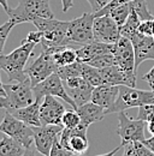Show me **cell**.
Wrapping results in <instances>:
<instances>
[{
  "label": "cell",
  "instance_id": "6da1fadb",
  "mask_svg": "<svg viewBox=\"0 0 154 156\" xmlns=\"http://www.w3.org/2000/svg\"><path fill=\"white\" fill-rule=\"evenodd\" d=\"M33 24L42 33L41 51L54 54L61 48L72 44L68 37L69 22L58 20L56 18H38Z\"/></svg>",
  "mask_w": 154,
  "mask_h": 156
},
{
  "label": "cell",
  "instance_id": "7a4b0ae2",
  "mask_svg": "<svg viewBox=\"0 0 154 156\" xmlns=\"http://www.w3.org/2000/svg\"><path fill=\"white\" fill-rule=\"evenodd\" d=\"M35 43L22 40V44L9 54H0V70L6 72L9 82H22L27 79L25 65L33 55Z\"/></svg>",
  "mask_w": 154,
  "mask_h": 156
},
{
  "label": "cell",
  "instance_id": "3957f363",
  "mask_svg": "<svg viewBox=\"0 0 154 156\" xmlns=\"http://www.w3.org/2000/svg\"><path fill=\"white\" fill-rule=\"evenodd\" d=\"M4 90L6 95L0 98V108L10 113L31 105L36 100L29 78L22 82H10L9 84H4Z\"/></svg>",
  "mask_w": 154,
  "mask_h": 156
},
{
  "label": "cell",
  "instance_id": "277c9868",
  "mask_svg": "<svg viewBox=\"0 0 154 156\" xmlns=\"http://www.w3.org/2000/svg\"><path fill=\"white\" fill-rule=\"evenodd\" d=\"M15 25L20 23H33L38 18H54L50 6V0H19L18 5L6 11Z\"/></svg>",
  "mask_w": 154,
  "mask_h": 156
},
{
  "label": "cell",
  "instance_id": "5b68a950",
  "mask_svg": "<svg viewBox=\"0 0 154 156\" xmlns=\"http://www.w3.org/2000/svg\"><path fill=\"white\" fill-rule=\"evenodd\" d=\"M113 55L116 59V65L123 71L128 79V87L136 88V66H135L134 46L131 40L127 37H120L113 46Z\"/></svg>",
  "mask_w": 154,
  "mask_h": 156
},
{
  "label": "cell",
  "instance_id": "8992f818",
  "mask_svg": "<svg viewBox=\"0 0 154 156\" xmlns=\"http://www.w3.org/2000/svg\"><path fill=\"white\" fill-rule=\"evenodd\" d=\"M0 132L16 139L24 148H30L34 143L33 127L15 118L9 112H5V115L0 122Z\"/></svg>",
  "mask_w": 154,
  "mask_h": 156
},
{
  "label": "cell",
  "instance_id": "52a82bcc",
  "mask_svg": "<svg viewBox=\"0 0 154 156\" xmlns=\"http://www.w3.org/2000/svg\"><path fill=\"white\" fill-rule=\"evenodd\" d=\"M95 18L94 12H84L81 17L69 22L68 37L72 44L84 46L94 41L93 25Z\"/></svg>",
  "mask_w": 154,
  "mask_h": 156
},
{
  "label": "cell",
  "instance_id": "ba28073f",
  "mask_svg": "<svg viewBox=\"0 0 154 156\" xmlns=\"http://www.w3.org/2000/svg\"><path fill=\"white\" fill-rule=\"evenodd\" d=\"M147 122L140 119H133L125 114V112L118 113V129L117 133L122 139V145L133 142H146L145 130Z\"/></svg>",
  "mask_w": 154,
  "mask_h": 156
},
{
  "label": "cell",
  "instance_id": "9c48e42d",
  "mask_svg": "<svg viewBox=\"0 0 154 156\" xmlns=\"http://www.w3.org/2000/svg\"><path fill=\"white\" fill-rule=\"evenodd\" d=\"M33 89H34L35 98H43L46 95H51V96H54V98L63 100L65 103L70 105L72 109H75V111L77 109L76 103L74 102V100L68 94V91L65 89V85H64L61 78L59 77L57 72L51 75L48 78L42 80L41 83L36 84L35 87H33Z\"/></svg>",
  "mask_w": 154,
  "mask_h": 156
},
{
  "label": "cell",
  "instance_id": "30bf717a",
  "mask_svg": "<svg viewBox=\"0 0 154 156\" xmlns=\"http://www.w3.org/2000/svg\"><path fill=\"white\" fill-rule=\"evenodd\" d=\"M57 70L58 66L53 59V54L41 51V54L31 62V65L25 69V75L30 79L31 85L35 87L36 84L57 72Z\"/></svg>",
  "mask_w": 154,
  "mask_h": 156
},
{
  "label": "cell",
  "instance_id": "8fae6325",
  "mask_svg": "<svg viewBox=\"0 0 154 156\" xmlns=\"http://www.w3.org/2000/svg\"><path fill=\"white\" fill-rule=\"evenodd\" d=\"M87 131H88V127L81 124L75 129L64 127L59 136V142L64 148L72 151L74 155H83L89 148Z\"/></svg>",
  "mask_w": 154,
  "mask_h": 156
},
{
  "label": "cell",
  "instance_id": "7c38bea8",
  "mask_svg": "<svg viewBox=\"0 0 154 156\" xmlns=\"http://www.w3.org/2000/svg\"><path fill=\"white\" fill-rule=\"evenodd\" d=\"M94 40L105 43H116L122 37L120 27L110 15L96 17L93 25Z\"/></svg>",
  "mask_w": 154,
  "mask_h": 156
},
{
  "label": "cell",
  "instance_id": "4fadbf2b",
  "mask_svg": "<svg viewBox=\"0 0 154 156\" xmlns=\"http://www.w3.org/2000/svg\"><path fill=\"white\" fill-rule=\"evenodd\" d=\"M64 126L63 125H41L33 127L34 144L41 155L50 156L54 140L60 136Z\"/></svg>",
  "mask_w": 154,
  "mask_h": 156
},
{
  "label": "cell",
  "instance_id": "5bb4252c",
  "mask_svg": "<svg viewBox=\"0 0 154 156\" xmlns=\"http://www.w3.org/2000/svg\"><path fill=\"white\" fill-rule=\"evenodd\" d=\"M64 105L57 98L46 95L40 106V120L42 125H61L65 113Z\"/></svg>",
  "mask_w": 154,
  "mask_h": 156
},
{
  "label": "cell",
  "instance_id": "9a60e30c",
  "mask_svg": "<svg viewBox=\"0 0 154 156\" xmlns=\"http://www.w3.org/2000/svg\"><path fill=\"white\" fill-rule=\"evenodd\" d=\"M63 83L65 85L68 94L76 103L77 108L90 101L94 87H92L89 83H87L82 77L70 78V79L63 80Z\"/></svg>",
  "mask_w": 154,
  "mask_h": 156
},
{
  "label": "cell",
  "instance_id": "2e32d148",
  "mask_svg": "<svg viewBox=\"0 0 154 156\" xmlns=\"http://www.w3.org/2000/svg\"><path fill=\"white\" fill-rule=\"evenodd\" d=\"M131 43L134 46L135 66L136 70L146 60H154V37L145 36L137 33L131 37Z\"/></svg>",
  "mask_w": 154,
  "mask_h": 156
},
{
  "label": "cell",
  "instance_id": "e0dca14e",
  "mask_svg": "<svg viewBox=\"0 0 154 156\" xmlns=\"http://www.w3.org/2000/svg\"><path fill=\"white\" fill-rule=\"evenodd\" d=\"M118 95H119V85L101 84L94 88L90 101L97 106L102 107L106 111V113L110 114Z\"/></svg>",
  "mask_w": 154,
  "mask_h": 156
},
{
  "label": "cell",
  "instance_id": "ac0fdd59",
  "mask_svg": "<svg viewBox=\"0 0 154 156\" xmlns=\"http://www.w3.org/2000/svg\"><path fill=\"white\" fill-rule=\"evenodd\" d=\"M113 46L115 43H105L94 40L90 43H87L77 49L78 61L83 64H88L90 60H93L99 55L113 53Z\"/></svg>",
  "mask_w": 154,
  "mask_h": 156
},
{
  "label": "cell",
  "instance_id": "d6986e66",
  "mask_svg": "<svg viewBox=\"0 0 154 156\" xmlns=\"http://www.w3.org/2000/svg\"><path fill=\"white\" fill-rule=\"evenodd\" d=\"M76 111L79 118H81V125L87 126V127H89L94 122L101 121L107 115L106 111L102 107L93 103L92 101L79 106Z\"/></svg>",
  "mask_w": 154,
  "mask_h": 156
},
{
  "label": "cell",
  "instance_id": "ffe728a7",
  "mask_svg": "<svg viewBox=\"0 0 154 156\" xmlns=\"http://www.w3.org/2000/svg\"><path fill=\"white\" fill-rule=\"evenodd\" d=\"M40 106H41V98H36V100L31 105L16 109V111H12L11 114L31 127H38L42 125L40 120Z\"/></svg>",
  "mask_w": 154,
  "mask_h": 156
},
{
  "label": "cell",
  "instance_id": "44dd1931",
  "mask_svg": "<svg viewBox=\"0 0 154 156\" xmlns=\"http://www.w3.org/2000/svg\"><path fill=\"white\" fill-rule=\"evenodd\" d=\"M101 77L104 80V84H110V85H128V79L123 71L117 66L112 65L105 69L100 70Z\"/></svg>",
  "mask_w": 154,
  "mask_h": 156
},
{
  "label": "cell",
  "instance_id": "7402d4cb",
  "mask_svg": "<svg viewBox=\"0 0 154 156\" xmlns=\"http://www.w3.org/2000/svg\"><path fill=\"white\" fill-rule=\"evenodd\" d=\"M25 150L27 148L6 135L0 139V156H22Z\"/></svg>",
  "mask_w": 154,
  "mask_h": 156
},
{
  "label": "cell",
  "instance_id": "603a6c76",
  "mask_svg": "<svg viewBox=\"0 0 154 156\" xmlns=\"http://www.w3.org/2000/svg\"><path fill=\"white\" fill-rule=\"evenodd\" d=\"M53 59L56 61L58 67L61 66H66V65H71L74 62L78 61V55H77V49L72 47H65L59 49L53 54Z\"/></svg>",
  "mask_w": 154,
  "mask_h": 156
},
{
  "label": "cell",
  "instance_id": "cb8c5ba5",
  "mask_svg": "<svg viewBox=\"0 0 154 156\" xmlns=\"http://www.w3.org/2000/svg\"><path fill=\"white\" fill-rule=\"evenodd\" d=\"M140 23H141V20L138 18L137 13L131 9L128 20H125V23L120 27V35L123 37H127V39L131 40V37L135 36L138 33Z\"/></svg>",
  "mask_w": 154,
  "mask_h": 156
},
{
  "label": "cell",
  "instance_id": "d4e9b609",
  "mask_svg": "<svg viewBox=\"0 0 154 156\" xmlns=\"http://www.w3.org/2000/svg\"><path fill=\"white\" fill-rule=\"evenodd\" d=\"M130 11H131V2H125V4H120L118 6L110 9L106 15H110L115 20L116 23L119 27H122L125 23V20H128Z\"/></svg>",
  "mask_w": 154,
  "mask_h": 156
},
{
  "label": "cell",
  "instance_id": "484cf974",
  "mask_svg": "<svg viewBox=\"0 0 154 156\" xmlns=\"http://www.w3.org/2000/svg\"><path fill=\"white\" fill-rule=\"evenodd\" d=\"M82 78L94 88L104 84L100 70L94 66L88 65V64H83V66H82Z\"/></svg>",
  "mask_w": 154,
  "mask_h": 156
},
{
  "label": "cell",
  "instance_id": "4316f807",
  "mask_svg": "<svg viewBox=\"0 0 154 156\" xmlns=\"http://www.w3.org/2000/svg\"><path fill=\"white\" fill-rule=\"evenodd\" d=\"M82 66H83V62L76 61L71 65L58 67L57 73L61 78V80H66V79L75 77H82Z\"/></svg>",
  "mask_w": 154,
  "mask_h": 156
},
{
  "label": "cell",
  "instance_id": "83f0119b",
  "mask_svg": "<svg viewBox=\"0 0 154 156\" xmlns=\"http://www.w3.org/2000/svg\"><path fill=\"white\" fill-rule=\"evenodd\" d=\"M131 2V9L137 13L138 18L142 20H154V16L151 13L147 6V0H134Z\"/></svg>",
  "mask_w": 154,
  "mask_h": 156
},
{
  "label": "cell",
  "instance_id": "f1b7e54d",
  "mask_svg": "<svg viewBox=\"0 0 154 156\" xmlns=\"http://www.w3.org/2000/svg\"><path fill=\"white\" fill-rule=\"evenodd\" d=\"M88 65L94 66V67L99 69V70L105 69V67H108V66H112V65H116L115 55H113V53L99 55V57L94 58L93 60H90V61L88 62Z\"/></svg>",
  "mask_w": 154,
  "mask_h": 156
},
{
  "label": "cell",
  "instance_id": "f546056e",
  "mask_svg": "<svg viewBox=\"0 0 154 156\" xmlns=\"http://www.w3.org/2000/svg\"><path fill=\"white\" fill-rule=\"evenodd\" d=\"M81 124V118L78 115L77 111L71 109V111H66L63 115L61 119V125L66 129H75Z\"/></svg>",
  "mask_w": 154,
  "mask_h": 156
},
{
  "label": "cell",
  "instance_id": "4dcf8cb0",
  "mask_svg": "<svg viewBox=\"0 0 154 156\" xmlns=\"http://www.w3.org/2000/svg\"><path fill=\"white\" fill-rule=\"evenodd\" d=\"M13 27H16V25L11 20H9L6 23L0 25V54H2V51L5 48V43L7 41V37L11 33V30L13 29Z\"/></svg>",
  "mask_w": 154,
  "mask_h": 156
},
{
  "label": "cell",
  "instance_id": "1f68e13d",
  "mask_svg": "<svg viewBox=\"0 0 154 156\" xmlns=\"http://www.w3.org/2000/svg\"><path fill=\"white\" fill-rule=\"evenodd\" d=\"M137 119L143 120L146 122H149L154 119V105H143L138 107Z\"/></svg>",
  "mask_w": 154,
  "mask_h": 156
},
{
  "label": "cell",
  "instance_id": "d6a6232c",
  "mask_svg": "<svg viewBox=\"0 0 154 156\" xmlns=\"http://www.w3.org/2000/svg\"><path fill=\"white\" fill-rule=\"evenodd\" d=\"M50 156H74V153L70 151L69 149L64 148L60 142H59V137L54 140L53 145H52V149H51V153Z\"/></svg>",
  "mask_w": 154,
  "mask_h": 156
},
{
  "label": "cell",
  "instance_id": "836d02e7",
  "mask_svg": "<svg viewBox=\"0 0 154 156\" xmlns=\"http://www.w3.org/2000/svg\"><path fill=\"white\" fill-rule=\"evenodd\" d=\"M138 33L145 36H154V28H153V20H142L138 27Z\"/></svg>",
  "mask_w": 154,
  "mask_h": 156
},
{
  "label": "cell",
  "instance_id": "e575fe53",
  "mask_svg": "<svg viewBox=\"0 0 154 156\" xmlns=\"http://www.w3.org/2000/svg\"><path fill=\"white\" fill-rule=\"evenodd\" d=\"M133 143L138 156H154V151H152L145 143L142 142H133Z\"/></svg>",
  "mask_w": 154,
  "mask_h": 156
},
{
  "label": "cell",
  "instance_id": "d590c367",
  "mask_svg": "<svg viewBox=\"0 0 154 156\" xmlns=\"http://www.w3.org/2000/svg\"><path fill=\"white\" fill-rule=\"evenodd\" d=\"M130 1H134V0H111V1H110L102 10H100V11H97V12H94V13H95V17L104 16V15H106V13L108 12L110 9H112V7H115V6H118V5H120V4L130 2Z\"/></svg>",
  "mask_w": 154,
  "mask_h": 156
},
{
  "label": "cell",
  "instance_id": "8d00e7d4",
  "mask_svg": "<svg viewBox=\"0 0 154 156\" xmlns=\"http://www.w3.org/2000/svg\"><path fill=\"white\" fill-rule=\"evenodd\" d=\"M92 7V12H97L100 10H102L111 0H87Z\"/></svg>",
  "mask_w": 154,
  "mask_h": 156
},
{
  "label": "cell",
  "instance_id": "74e56055",
  "mask_svg": "<svg viewBox=\"0 0 154 156\" xmlns=\"http://www.w3.org/2000/svg\"><path fill=\"white\" fill-rule=\"evenodd\" d=\"M27 42H33L35 44H38L41 43V40H42V33L40 30H36V31H30L28 33V35L25 36V39H23Z\"/></svg>",
  "mask_w": 154,
  "mask_h": 156
},
{
  "label": "cell",
  "instance_id": "f35d334b",
  "mask_svg": "<svg viewBox=\"0 0 154 156\" xmlns=\"http://www.w3.org/2000/svg\"><path fill=\"white\" fill-rule=\"evenodd\" d=\"M123 148H124V154H123V156H138L137 153H136V150H135L134 143H128Z\"/></svg>",
  "mask_w": 154,
  "mask_h": 156
},
{
  "label": "cell",
  "instance_id": "ab89813d",
  "mask_svg": "<svg viewBox=\"0 0 154 156\" xmlns=\"http://www.w3.org/2000/svg\"><path fill=\"white\" fill-rule=\"evenodd\" d=\"M142 79H143L145 82H147L151 87H154V66L151 69L149 72H147V73L142 77Z\"/></svg>",
  "mask_w": 154,
  "mask_h": 156
},
{
  "label": "cell",
  "instance_id": "60d3db41",
  "mask_svg": "<svg viewBox=\"0 0 154 156\" xmlns=\"http://www.w3.org/2000/svg\"><path fill=\"white\" fill-rule=\"evenodd\" d=\"M61 4H63V12H68L74 5V0H61Z\"/></svg>",
  "mask_w": 154,
  "mask_h": 156
},
{
  "label": "cell",
  "instance_id": "b9f144b4",
  "mask_svg": "<svg viewBox=\"0 0 154 156\" xmlns=\"http://www.w3.org/2000/svg\"><path fill=\"white\" fill-rule=\"evenodd\" d=\"M120 148H123V145L120 144L119 147H117V148H115L113 150H111V151H108V153H106V154H102V155H96V156H115V154L120 149ZM74 156H76V155H74ZM79 156H83V155H79Z\"/></svg>",
  "mask_w": 154,
  "mask_h": 156
},
{
  "label": "cell",
  "instance_id": "7bdbcfd3",
  "mask_svg": "<svg viewBox=\"0 0 154 156\" xmlns=\"http://www.w3.org/2000/svg\"><path fill=\"white\" fill-rule=\"evenodd\" d=\"M145 144H146L152 151H154V136H152L151 138H148V139H146Z\"/></svg>",
  "mask_w": 154,
  "mask_h": 156
},
{
  "label": "cell",
  "instance_id": "ee69618b",
  "mask_svg": "<svg viewBox=\"0 0 154 156\" xmlns=\"http://www.w3.org/2000/svg\"><path fill=\"white\" fill-rule=\"evenodd\" d=\"M147 127H148V131H149V133L154 136V119L153 120H151L149 122H147Z\"/></svg>",
  "mask_w": 154,
  "mask_h": 156
},
{
  "label": "cell",
  "instance_id": "f6af8a7d",
  "mask_svg": "<svg viewBox=\"0 0 154 156\" xmlns=\"http://www.w3.org/2000/svg\"><path fill=\"white\" fill-rule=\"evenodd\" d=\"M22 156H35V151L31 149V147H30V148H27L25 153H24Z\"/></svg>",
  "mask_w": 154,
  "mask_h": 156
},
{
  "label": "cell",
  "instance_id": "bcb514c9",
  "mask_svg": "<svg viewBox=\"0 0 154 156\" xmlns=\"http://www.w3.org/2000/svg\"><path fill=\"white\" fill-rule=\"evenodd\" d=\"M0 5L4 7V10L5 11H9V4H7V0H0Z\"/></svg>",
  "mask_w": 154,
  "mask_h": 156
},
{
  "label": "cell",
  "instance_id": "7dc6e473",
  "mask_svg": "<svg viewBox=\"0 0 154 156\" xmlns=\"http://www.w3.org/2000/svg\"><path fill=\"white\" fill-rule=\"evenodd\" d=\"M0 94L6 95V93H5V90H4V84H2V82H1V77H0Z\"/></svg>",
  "mask_w": 154,
  "mask_h": 156
},
{
  "label": "cell",
  "instance_id": "c3c4849f",
  "mask_svg": "<svg viewBox=\"0 0 154 156\" xmlns=\"http://www.w3.org/2000/svg\"><path fill=\"white\" fill-rule=\"evenodd\" d=\"M2 96H5V95H2V94H0V98H2Z\"/></svg>",
  "mask_w": 154,
  "mask_h": 156
},
{
  "label": "cell",
  "instance_id": "681fc988",
  "mask_svg": "<svg viewBox=\"0 0 154 156\" xmlns=\"http://www.w3.org/2000/svg\"><path fill=\"white\" fill-rule=\"evenodd\" d=\"M153 37H154V36H153Z\"/></svg>",
  "mask_w": 154,
  "mask_h": 156
}]
</instances>
